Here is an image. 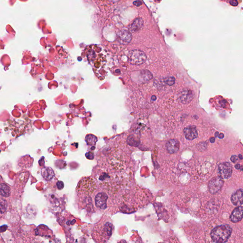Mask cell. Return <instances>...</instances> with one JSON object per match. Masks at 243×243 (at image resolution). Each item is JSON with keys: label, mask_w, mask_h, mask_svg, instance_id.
I'll return each instance as SVG.
<instances>
[{"label": "cell", "mask_w": 243, "mask_h": 243, "mask_svg": "<svg viewBox=\"0 0 243 243\" xmlns=\"http://www.w3.org/2000/svg\"><path fill=\"white\" fill-rule=\"evenodd\" d=\"M114 226L110 221L102 220L93 227L92 236L97 243H106L112 236Z\"/></svg>", "instance_id": "cell-1"}, {"label": "cell", "mask_w": 243, "mask_h": 243, "mask_svg": "<svg viewBox=\"0 0 243 243\" xmlns=\"http://www.w3.org/2000/svg\"><path fill=\"white\" fill-rule=\"evenodd\" d=\"M232 233V229L227 225L217 226L212 230L211 237L214 242L225 243L227 241Z\"/></svg>", "instance_id": "cell-2"}, {"label": "cell", "mask_w": 243, "mask_h": 243, "mask_svg": "<svg viewBox=\"0 0 243 243\" xmlns=\"http://www.w3.org/2000/svg\"><path fill=\"white\" fill-rule=\"evenodd\" d=\"M96 182L91 178H85L81 180L78 183L77 191L84 195H89L94 191Z\"/></svg>", "instance_id": "cell-3"}, {"label": "cell", "mask_w": 243, "mask_h": 243, "mask_svg": "<svg viewBox=\"0 0 243 243\" xmlns=\"http://www.w3.org/2000/svg\"><path fill=\"white\" fill-rule=\"evenodd\" d=\"M128 61L132 64L141 65L146 60L147 57L144 52L140 50H132L128 55Z\"/></svg>", "instance_id": "cell-4"}, {"label": "cell", "mask_w": 243, "mask_h": 243, "mask_svg": "<svg viewBox=\"0 0 243 243\" xmlns=\"http://www.w3.org/2000/svg\"><path fill=\"white\" fill-rule=\"evenodd\" d=\"M232 167L229 163H223L218 168V176L222 179H228L232 175Z\"/></svg>", "instance_id": "cell-5"}, {"label": "cell", "mask_w": 243, "mask_h": 243, "mask_svg": "<svg viewBox=\"0 0 243 243\" xmlns=\"http://www.w3.org/2000/svg\"><path fill=\"white\" fill-rule=\"evenodd\" d=\"M223 179L220 177L214 178L208 183V190L211 194L217 193L223 185Z\"/></svg>", "instance_id": "cell-6"}, {"label": "cell", "mask_w": 243, "mask_h": 243, "mask_svg": "<svg viewBox=\"0 0 243 243\" xmlns=\"http://www.w3.org/2000/svg\"><path fill=\"white\" fill-rule=\"evenodd\" d=\"M194 96L193 91L190 89H184L181 91L178 95L179 101L182 104H187L192 101Z\"/></svg>", "instance_id": "cell-7"}, {"label": "cell", "mask_w": 243, "mask_h": 243, "mask_svg": "<svg viewBox=\"0 0 243 243\" xmlns=\"http://www.w3.org/2000/svg\"><path fill=\"white\" fill-rule=\"evenodd\" d=\"M108 196L104 192H100L95 197V205L97 208L104 210L107 207V201Z\"/></svg>", "instance_id": "cell-8"}, {"label": "cell", "mask_w": 243, "mask_h": 243, "mask_svg": "<svg viewBox=\"0 0 243 243\" xmlns=\"http://www.w3.org/2000/svg\"><path fill=\"white\" fill-rule=\"evenodd\" d=\"M185 138L189 140H193L198 137L197 130L194 125H190L187 127L183 130Z\"/></svg>", "instance_id": "cell-9"}, {"label": "cell", "mask_w": 243, "mask_h": 243, "mask_svg": "<svg viewBox=\"0 0 243 243\" xmlns=\"http://www.w3.org/2000/svg\"><path fill=\"white\" fill-rule=\"evenodd\" d=\"M166 146L168 153L170 154L175 153L180 149V142L177 139H171L167 141Z\"/></svg>", "instance_id": "cell-10"}, {"label": "cell", "mask_w": 243, "mask_h": 243, "mask_svg": "<svg viewBox=\"0 0 243 243\" xmlns=\"http://www.w3.org/2000/svg\"><path fill=\"white\" fill-rule=\"evenodd\" d=\"M243 218V207L238 206L235 208L231 215L230 219L233 223H237Z\"/></svg>", "instance_id": "cell-11"}, {"label": "cell", "mask_w": 243, "mask_h": 243, "mask_svg": "<svg viewBox=\"0 0 243 243\" xmlns=\"http://www.w3.org/2000/svg\"><path fill=\"white\" fill-rule=\"evenodd\" d=\"M231 201L234 206H239L243 203V190H237L231 196Z\"/></svg>", "instance_id": "cell-12"}, {"label": "cell", "mask_w": 243, "mask_h": 243, "mask_svg": "<svg viewBox=\"0 0 243 243\" xmlns=\"http://www.w3.org/2000/svg\"><path fill=\"white\" fill-rule=\"evenodd\" d=\"M41 175L47 181H50L55 177L53 170L50 167H44L41 170Z\"/></svg>", "instance_id": "cell-13"}, {"label": "cell", "mask_w": 243, "mask_h": 243, "mask_svg": "<svg viewBox=\"0 0 243 243\" xmlns=\"http://www.w3.org/2000/svg\"><path fill=\"white\" fill-rule=\"evenodd\" d=\"M119 37L122 41L124 43H129L132 39V35L130 31L128 30H123L119 32Z\"/></svg>", "instance_id": "cell-14"}, {"label": "cell", "mask_w": 243, "mask_h": 243, "mask_svg": "<svg viewBox=\"0 0 243 243\" xmlns=\"http://www.w3.org/2000/svg\"><path fill=\"white\" fill-rule=\"evenodd\" d=\"M143 25H144V21L143 19L141 18H137V19H135L131 25L130 27V30L131 32H137L141 29V28L143 27Z\"/></svg>", "instance_id": "cell-15"}, {"label": "cell", "mask_w": 243, "mask_h": 243, "mask_svg": "<svg viewBox=\"0 0 243 243\" xmlns=\"http://www.w3.org/2000/svg\"><path fill=\"white\" fill-rule=\"evenodd\" d=\"M140 77L141 80L143 81L147 82L151 80L153 78V76L152 74L149 71L143 70L140 72Z\"/></svg>", "instance_id": "cell-16"}, {"label": "cell", "mask_w": 243, "mask_h": 243, "mask_svg": "<svg viewBox=\"0 0 243 243\" xmlns=\"http://www.w3.org/2000/svg\"><path fill=\"white\" fill-rule=\"evenodd\" d=\"M1 195L4 197L7 198L11 194V189L9 186L5 183L1 184Z\"/></svg>", "instance_id": "cell-17"}, {"label": "cell", "mask_w": 243, "mask_h": 243, "mask_svg": "<svg viewBox=\"0 0 243 243\" xmlns=\"http://www.w3.org/2000/svg\"><path fill=\"white\" fill-rule=\"evenodd\" d=\"M86 141L87 145L94 146L96 145L97 138L93 134H88L86 136Z\"/></svg>", "instance_id": "cell-18"}, {"label": "cell", "mask_w": 243, "mask_h": 243, "mask_svg": "<svg viewBox=\"0 0 243 243\" xmlns=\"http://www.w3.org/2000/svg\"><path fill=\"white\" fill-rule=\"evenodd\" d=\"M165 83L169 86H173L175 83V78L173 77H167L165 79Z\"/></svg>", "instance_id": "cell-19"}, {"label": "cell", "mask_w": 243, "mask_h": 243, "mask_svg": "<svg viewBox=\"0 0 243 243\" xmlns=\"http://www.w3.org/2000/svg\"><path fill=\"white\" fill-rule=\"evenodd\" d=\"M57 186L58 190H62L64 187L63 182L62 181H58L57 183Z\"/></svg>", "instance_id": "cell-20"}, {"label": "cell", "mask_w": 243, "mask_h": 243, "mask_svg": "<svg viewBox=\"0 0 243 243\" xmlns=\"http://www.w3.org/2000/svg\"><path fill=\"white\" fill-rule=\"evenodd\" d=\"M86 156L89 160H93L94 159V155H93L92 153H90V152L87 153L86 154Z\"/></svg>", "instance_id": "cell-21"}, {"label": "cell", "mask_w": 243, "mask_h": 243, "mask_svg": "<svg viewBox=\"0 0 243 243\" xmlns=\"http://www.w3.org/2000/svg\"><path fill=\"white\" fill-rule=\"evenodd\" d=\"M238 157L236 155H233L231 157L230 160L233 163H236V161L238 160Z\"/></svg>", "instance_id": "cell-22"}, {"label": "cell", "mask_w": 243, "mask_h": 243, "mask_svg": "<svg viewBox=\"0 0 243 243\" xmlns=\"http://www.w3.org/2000/svg\"><path fill=\"white\" fill-rule=\"evenodd\" d=\"M230 3L231 5L233 6H236L238 5V1H230Z\"/></svg>", "instance_id": "cell-23"}, {"label": "cell", "mask_w": 243, "mask_h": 243, "mask_svg": "<svg viewBox=\"0 0 243 243\" xmlns=\"http://www.w3.org/2000/svg\"><path fill=\"white\" fill-rule=\"evenodd\" d=\"M133 4L136 6H140L142 4L141 1H134Z\"/></svg>", "instance_id": "cell-24"}, {"label": "cell", "mask_w": 243, "mask_h": 243, "mask_svg": "<svg viewBox=\"0 0 243 243\" xmlns=\"http://www.w3.org/2000/svg\"><path fill=\"white\" fill-rule=\"evenodd\" d=\"M235 168H236V169H237V170H241V169L242 168V166L240 164H237L235 165Z\"/></svg>", "instance_id": "cell-25"}, {"label": "cell", "mask_w": 243, "mask_h": 243, "mask_svg": "<svg viewBox=\"0 0 243 243\" xmlns=\"http://www.w3.org/2000/svg\"><path fill=\"white\" fill-rule=\"evenodd\" d=\"M218 137L219 138H220V139H223L224 137V134H220L218 135Z\"/></svg>", "instance_id": "cell-26"}, {"label": "cell", "mask_w": 243, "mask_h": 243, "mask_svg": "<svg viewBox=\"0 0 243 243\" xmlns=\"http://www.w3.org/2000/svg\"><path fill=\"white\" fill-rule=\"evenodd\" d=\"M210 141L211 143H214L215 141V139L214 138H211Z\"/></svg>", "instance_id": "cell-27"}, {"label": "cell", "mask_w": 243, "mask_h": 243, "mask_svg": "<svg viewBox=\"0 0 243 243\" xmlns=\"http://www.w3.org/2000/svg\"><path fill=\"white\" fill-rule=\"evenodd\" d=\"M151 99L153 100H155L156 99V97H155V96H153V97H151Z\"/></svg>", "instance_id": "cell-28"}, {"label": "cell", "mask_w": 243, "mask_h": 243, "mask_svg": "<svg viewBox=\"0 0 243 243\" xmlns=\"http://www.w3.org/2000/svg\"><path fill=\"white\" fill-rule=\"evenodd\" d=\"M218 135H219V134H218V132H217V131L215 133V136H218Z\"/></svg>", "instance_id": "cell-29"}]
</instances>
